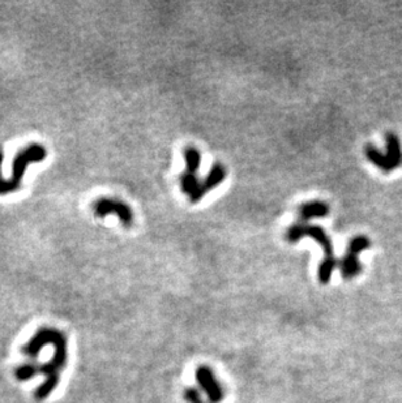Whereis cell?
<instances>
[{"mask_svg": "<svg viewBox=\"0 0 402 403\" xmlns=\"http://www.w3.org/2000/svg\"><path fill=\"white\" fill-rule=\"evenodd\" d=\"M298 213L301 221L306 222L311 218H321L329 214V206L324 201H308L299 206Z\"/></svg>", "mask_w": 402, "mask_h": 403, "instance_id": "ba28073f", "label": "cell"}, {"mask_svg": "<svg viewBox=\"0 0 402 403\" xmlns=\"http://www.w3.org/2000/svg\"><path fill=\"white\" fill-rule=\"evenodd\" d=\"M46 156H47V150L39 143H32L24 150H21L13 161L11 179H3L0 182V194H8L18 189L28 168V164L32 162H42L46 158Z\"/></svg>", "mask_w": 402, "mask_h": 403, "instance_id": "7a4b0ae2", "label": "cell"}, {"mask_svg": "<svg viewBox=\"0 0 402 403\" xmlns=\"http://www.w3.org/2000/svg\"><path fill=\"white\" fill-rule=\"evenodd\" d=\"M93 210H94V214L101 218L109 214H115L124 227H131L133 224V212H132L131 206L118 198H99L93 204Z\"/></svg>", "mask_w": 402, "mask_h": 403, "instance_id": "5b68a950", "label": "cell"}, {"mask_svg": "<svg viewBox=\"0 0 402 403\" xmlns=\"http://www.w3.org/2000/svg\"><path fill=\"white\" fill-rule=\"evenodd\" d=\"M358 254L359 253H357V252L347 251L346 256L341 260V274L345 279H352L362 272V265L358 260Z\"/></svg>", "mask_w": 402, "mask_h": 403, "instance_id": "9c48e42d", "label": "cell"}, {"mask_svg": "<svg viewBox=\"0 0 402 403\" xmlns=\"http://www.w3.org/2000/svg\"><path fill=\"white\" fill-rule=\"evenodd\" d=\"M184 159L187 164V172L197 174L200 164H201V154L194 147H188L184 150Z\"/></svg>", "mask_w": 402, "mask_h": 403, "instance_id": "8fae6325", "label": "cell"}, {"mask_svg": "<svg viewBox=\"0 0 402 403\" xmlns=\"http://www.w3.org/2000/svg\"><path fill=\"white\" fill-rule=\"evenodd\" d=\"M184 399L187 400L188 403H209L201 397L200 391L195 388H187L184 390Z\"/></svg>", "mask_w": 402, "mask_h": 403, "instance_id": "4fadbf2b", "label": "cell"}, {"mask_svg": "<svg viewBox=\"0 0 402 403\" xmlns=\"http://www.w3.org/2000/svg\"><path fill=\"white\" fill-rule=\"evenodd\" d=\"M225 178H226V168H225V166H222L221 163L213 164L209 174L206 175V178L201 182V185H200V191L199 194H197V203L203 200L204 196L208 192L213 191L217 185H220L221 183L224 182Z\"/></svg>", "mask_w": 402, "mask_h": 403, "instance_id": "52a82bcc", "label": "cell"}, {"mask_svg": "<svg viewBox=\"0 0 402 403\" xmlns=\"http://www.w3.org/2000/svg\"><path fill=\"white\" fill-rule=\"evenodd\" d=\"M337 266V260L334 257L331 258H324L321 261V264L319 265V270H317V277H319L320 283L328 284L331 281L332 274H333L334 269Z\"/></svg>", "mask_w": 402, "mask_h": 403, "instance_id": "30bf717a", "label": "cell"}, {"mask_svg": "<svg viewBox=\"0 0 402 403\" xmlns=\"http://www.w3.org/2000/svg\"><path fill=\"white\" fill-rule=\"evenodd\" d=\"M303 236H310L315 240L316 243H319L321 245V248L324 249L325 258H331L333 256V244L332 240L329 238L325 230L323 227L316 226V224H308V223H297L294 226H291L286 233V239L290 243L298 242L301 238Z\"/></svg>", "mask_w": 402, "mask_h": 403, "instance_id": "277c9868", "label": "cell"}, {"mask_svg": "<svg viewBox=\"0 0 402 403\" xmlns=\"http://www.w3.org/2000/svg\"><path fill=\"white\" fill-rule=\"evenodd\" d=\"M385 143H387V153L385 154H383L373 145H367L364 148V154H366L367 159L372 164H375L379 170L388 174L402 166V145L398 136L393 132H388L387 136H385Z\"/></svg>", "mask_w": 402, "mask_h": 403, "instance_id": "3957f363", "label": "cell"}, {"mask_svg": "<svg viewBox=\"0 0 402 403\" xmlns=\"http://www.w3.org/2000/svg\"><path fill=\"white\" fill-rule=\"evenodd\" d=\"M37 373H39V367H36L34 364H22L15 370V376L18 381H28L33 379Z\"/></svg>", "mask_w": 402, "mask_h": 403, "instance_id": "7c38bea8", "label": "cell"}, {"mask_svg": "<svg viewBox=\"0 0 402 403\" xmlns=\"http://www.w3.org/2000/svg\"><path fill=\"white\" fill-rule=\"evenodd\" d=\"M46 344L54 347V356L47 364L39 367V373L45 376V381L34 391L37 400H45L59 385L60 370L64 369L68 361V344L66 335L54 328H41L22 346L21 351L29 358H37Z\"/></svg>", "mask_w": 402, "mask_h": 403, "instance_id": "6da1fadb", "label": "cell"}, {"mask_svg": "<svg viewBox=\"0 0 402 403\" xmlns=\"http://www.w3.org/2000/svg\"><path fill=\"white\" fill-rule=\"evenodd\" d=\"M2 162H3V153H2V150H0V170H2ZM3 180V178H2V175H0V182Z\"/></svg>", "mask_w": 402, "mask_h": 403, "instance_id": "5bb4252c", "label": "cell"}, {"mask_svg": "<svg viewBox=\"0 0 402 403\" xmlns=\"http://www.w3.org/2000/svg\"><path fill=\"white\" fill-rule=\"evenodd\" d=\"M196 381L199 386L205 391L210 403H220L224 399V390L216 379L213 370L208 365H200L196 369Z\"/></svg>", "mask_w": 402, "mask_h": 403, "instance_id": "8992f818", "label": "cell"}]
</instances>
